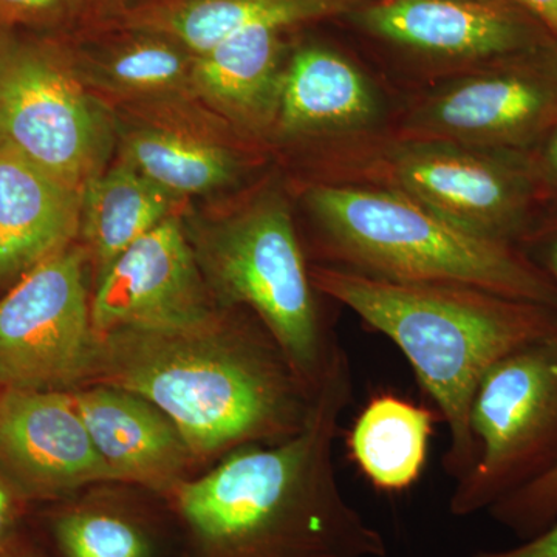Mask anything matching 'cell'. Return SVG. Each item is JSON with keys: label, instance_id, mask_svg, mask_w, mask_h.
Returning a JSON list of instances; mask_svg holds the SVG:
<instances>
[{"label": "cell", "instance_id": "f546056e", "mask_svg": "<svg viewBox=\"0 0 557 557\" xmlns=\"http://www.w3.org/2000/svg\"><path fill=\"white\" fill-rule=\"evenodd\" d=\"M131 2L132 0H84L81 28L98 27L115 20L131 5Z\"/></svg>", "mask_w": 557, "mask_h": 557}, {"label": "cell", "instance_id": "ffe728a7", "mask_svg": "<svg viewBox=\"0 0 557 557\" xmlns=\"http://www.w3.org/2000/svg\"><path fill=\"white\" fill-rule=\"evenodd\" d=\"M379 115V97L354 62L324 47L307 46L288 57L270 141L358 135Z\"/></svg>", "mask_w": 557, "mask_h": 557}, {"label": "cell", "instance_id": "d4e9b609", "mask_svg": "<svg viewBox=\"0 0 557 557\" xmlns=\"http://www.w3.org/2000/svg\"><path fill=\"white\" fill-rule=\"evenodd\" d=\"M84 0H0V30L11 27H58L79 22Z\"/></svg>", "mask_w": 557, "mask_h": 557}, {"label": "cell", "instance_id": "8fae6325", "mask_svg": "<svg viewBox=\"0 0 557 557\" xmlns=\"http://www.w3.org/2000/svg\"><path fill=\"white\" fill-rule=\"evenodd\" d=\"M112 112L116 159L182 200L237 189L262 160L259 145L196 97L121 106Z\"/></svg>", "mask_w": 557, "mask_h": 557}, {"label": "cell", "instance_id": "7a4b0ae2", "mask_svg": "<svg viewBox=\"0 0 557 557\" xmlns=\"http://www.w3.org/2000/svg\"><path fill=\"white\" fill-rule=\"evenodd\" d=\"M134 392L172 418L201 468L299 434L314 395L251 311L95 336L86 384Z\"/></svg>", "mask_w": 557, "mask_h": 557}, {"label": "cell", "instance_id": "7c38bea8", "mask_svg": "<svg viewBox=\"0 0 557 557\" xmlns=\"http://www.w3.org/2000/svg\"><path fill=\"white\" fill-rule=\"evenodd\" d=\"M0 471L28 504L120 482L95 448L72 394L62 391H0Z\"/></svg>", "mask_w": 557, "mask_h": 557}, {"label": "cell", "instance_id": "2e32d148", "mask_svg": "<svg viewBox=\"0 0 557 557\" xmlns=\"http://www.w3.org/2000/svg\"><path fill=\"white\" fill-rule=\"evenodd\" d=\"M70 394L95 448L120 482L166 496L201 472L177 424L149 399L102 384Z\"/></svg>", "mask_w": 557, "mask_h": 557}, {"label": "cell", "instance_id": "4316f807", "mask_svg": "<svg viewBox=\"0 0 557 557\" xmlns=\"http://www.w3.org/2000/svg\"><path fill=\"white\" fill-rule=\"evenodd\" d=\"M545 208H557V126L527 152Z\"/></svg>", "mask_w": 557, "mask_h": 557}, {"label": "cell", "instance_id": "ba28073f", "mask_svg": "<svg viewBox=\"0 0 557 557\" xmlns=\"http://www.w3.org/2000/svg\"><path fill=\"white\" fill-rule=\"evenodd\" d=\"M478 460L457 480L449 512L487 511L557 465V332L512 351L483 376L471 408Z\"/></svg>", "mask_w": 557, "mask_h": 557}, {"label": "cell", "instance_id": "30bf717a", "mask_svg": "<svg viewBox=\"0 0 557 557\" xmlns=\"http://www.w3.org/2000/svg\"><path fill=\"white\" fill-rule=\"evenodd\" d=\"M91 274L76 242L0 299V387L70 392L86 384L95 335Z\"/></svg>", "mask_w": 557, "mask_h": 557}, {"label": "cell", "instance_id": "4dcf8cb0", "mask_svg": "<svg viewBox=\"0 0 557 557\" xmlns=\"http://www.w3.org/2000/svg\"><path fill=\"white\" fill-rule=\"evenodd\" d=\"M508 2L530 14L557 39V0H508Z\"/></svg>", "mask_w": 557, "mask_h": 557}, {"label": "cell", "instance_id": "e0dca14e", "mask_svg": "<svg viewBox=\"0 0 557 557\" xmlns=\"http://www.w3.org/2000/svg\"><path fill=\"white\" fill-rule=\"evenodd\" d=\"M289 27L258 24L197 54L193 95L242 137L270 141L287 65Z\"/></svg>", "mask_w": 557, "mask_h": 557}, {"label": "cell", "instance_id": "9a60e30c", "mask_svg": "<svg viewBox=\"0 0 557 557\" xmlns=\"http://www.w3.org/2000/svg\"><path fill=\"white\" fill-rule=\"evenodd\" d=\"M354 17L372 35L446 60L485 64L549 44L507 0H380Z\"/></svg>", "mask_w": 557, "mask_h": 557}, {"label": "cell", "instance_id": "484cf974", "mask_svg": "<svg viewBox=\"0 0 557 557\" xmlns=\"http://www.w3.org/2000/svg\"><path fill=\"white\" fill-rule=\"evenodd\" d=\"M520 247L547 273L557 289V208L545 209Z\"/></svg>", "mask_w": 557, "mask_h": 557}, {"label": "cell", "instance_id": "1f68e13d", "mask_svg": "<svg viewBox=\"0 0 557 557\" xmlns=\"http://www.w3.org/2000/svg\"><path fill=\"white\" fill-rule=\"evenodd\" d=\"M0 557H47L44 549L40 548L38 541L33 539L27 530L20 537L14 539L9 547L0 552Z\"/></svg>", "mask_w": 557, "mask_h": 557}, {"label": "cell", "instance_id": "9c48e42d", "mask_svg": "<svg viewBox=\"0 0 557 557\" xmlns=\"http://www.w3.org/2000/svg\"><path fill=\"white\" fill-rule=\"evenodd\" d=\"M557 126V44L485 62L426 95L392 135L528 152Z\"/></svg>", "mask_w": 557, "mask_h": 557}, {"label": "cell", "instance_id": "d6986e66", "mask_svg": "<svg viewBox=\"0 0 557 557\" xmlns=\"http://www.w3.org/2000/svg\"><path fill=\"white\" fill-rule=\"evenodd\" d=\"M67 47L84 86L110 109L194 97L197 54L170 36L100 25Z\"/></svg>", "mask_w": 557, "mask_h": 557}, {"label": "cell", "instance_id": "7402d4cb", "mask_svg": "<svg viewBox=\"0 0 557 557\" xmlns=\"http://www.w3.org/2000/svg\"><path fill=\"white\" fill-rule=\"evenodd\" d=\"M188 205L121 159L91 178L83 190L78 234L91 288L134 242Z\"/></svg>", "mask_w": 557, "mask_h": 557}, {"label": "cell", "instance_id": "83f0119b", "mask_svg": "<svg viewBox=\"0 0 557 557\" xmlns=\"http://www.w3.org/2000/svg\"><path fill=\"white\" fill-rule=\"evenodd\" d=\"M30 505L0 471V552L27 530L25 523Z\"/></svg>", "mask_w": 557, "mask_h": 557}, {"label": "cell", "instance_id": "d6a6232c", "mask_svg": "<svg viewBox=\"0 0 557 557\" xmlns=\"http://www.w3.org/2000/svg\"><path fill=\"white\" fill-rule=\"evenodd\" d=\"M0 391H2V387H0Z\"/></svg>", "mask_w": 557, "mask_h": 557}, {"label": "cell", "instance_id": "44dd1931", "mask_svg": "<svg viewBox=\"0 0 557 557\" xmlns=\"http://www.w3.org/2000/svg\"><path fill=\"white\" fill-rule=\"evenodd\" d=\"M359 0H138L102 25L161 33L200 54L258 24L296 27L358 10ZM100 27V25H98Z\"/></svg>", "mask_w": 557, "mask_h": 557}, {"label": "cell", "instance_id": "6da1fadb", "mask_svg": "<svg viewBox=\"0 0 557 557\" xmlns=\"http://www.w3.org/2000/svg\"><path fill=\"white\" fill-rule=\"evenodd\" d=\"M351 397L341 347L299 434L233 450L166 494L180 557H387L383 533L347 500L336 472Z\"/></svg>", "mask_w": 557, "mask_h": 557}, {"label": "cell", "instance_id": "4fadbf2b", "mask_svg": "<svg viewBox=\"0 0 557 557\" xmlns=\"http://www.w3.org/2000/svg\"><path fill=\"white\" fill-rule=\"evenodd\" d=\"M183 211L131 245L91 288L95 336L188 324L218 309L194 258Z\"/></svg>", "mask_w": 557, "mask_h": 557}, {"label": "cell", "instance_id": "cb8c5ba5", "mask_svg": "<svg viewBox=\"0 0 557 557\" xmlns=\"http://www.w3.org/2000/svg\"><path fill=\"white\" fill-rule=\"evenodd\" d=\"M486 512L520 541L547 530L557 520V465L536 482L498 500Z\"/></svg>", "mask_w": 557, "mask_h": 557}, {"label": "cell", "instance_id": "3957f363", "mask_svg": "<svg viewBox=\"0 0 557 557\" xmlns=\"http://www.w3.org/2000/svg\"><path fill=\"white\" fill-rule=\"evenodd\" d=\"M311 284L403 351L448 426L443 469L460 480L478 460L471 408L483 376L512 351L557 332V310L450 284L366 276L311 263Z\"/></svg>", "mask_w": 557, "mask_h": 557}, {"label": "cell", "instance_id": "5b68a950", "mask_svg": "<svg viewBox=\"0 0 557 557\" xmlns=\"http://www.w3.org/2000/svg\"><path fill=\"white\" fill-rule=\"evenodd\" d=\"M183 226L212 299L251 311L296 375L317 395L341 347L319 309L310 265L281 188L263 185L228 207L183 211Z\"/></svg>", "mask_w": 557, "mask_h": 557}, {"label": "cell", "instance_id": "603a6c76", "mask_svg": "<svg viewBox=\"0 0 557 557\" xmlns=\"http://www.w3.org/2000/svg\"><path fill=\"white\" fill-rule=\"evenodd\" d=\"M437 420V412L409 399L376 395L348 431V454L376 491L406 493L423 475Z\"/></svg>", "mask_w": 557, "mask_h": 557}, {"label": "cell", "instance_id": "8992f818", "mask_svg": "<svg viewBox=\"0 0 557 557\" xmlns=\"http://www.w3.org/2000/svg\"><path fill=\"white\" fill-rule=\"evenodd\" d=\"M330 149L322 182L392 190L487 239L520 245L547 209L527 152L392 137Z\"/></svg>", "mask_w": 557, "mask_h": 557}, {"label": "cell", "instance_id": "52a82bcc", "mask_svg": "<svg viewBox=\"0 0 557 557\" xmlns=\"http://www.w3.org/2000/svg\"><path fill=\"white\" fill-rule=\"evenodd\" d=\"M0 141L81 189L108 170L115 119L84 86L67 42L0 39Z\"/></svg>", "mask_w": 557, "mask_h": 557}, {"label": "cell", "instance_id": "f1b7e54d", "mask_svg": "<svg viewBox=\"0 0 557 557\" xmlns=\"http://www.w3.org/2000/svg\"><path fill=\"white\" fill-rule=\"evenodd\" d=\"M471 557H557V520L537 536L522 541L518 547L482 549Z\"/></svg>", "mask_w": 557, "mask_h": 557}, {"label": "cell", "instance_id": "277c9868", "mask_svg": "<svg viewBox=\"0 0 557 557\" xmlns=\"http://www.w3.org/2000/svg\"><path fill=\"white\" fill-rule=\"evenodd\" d=\"M302 197L318 230L317 263L386 281L465 285L557 310L552 278L518 244L468 233L375 186L314 182Z\"/></svg>", "mask_w": 557, "mask_h": 557}, {"label": "cell", "instance_id": "5bb4252c", "mask_svg": "<svg viewBox=\"0 0 557 557\" xmlns=\"http://www.w3.org/2000/svg\"><path fill=\"white\" fill-rule=\"evenodd\" d=\"M38 515L47 557H180L177 520L159 493L124 482H102Z\"/></svg>", "mask_w": 557, "mask_h": 557}, {"label": "cell", "instance_id": "ac0fdd59", "mask_svg": "<svg viewBox=\"0 0 557 557\" xmlns=\"http://www.w3.org/2000/svg\"><path fill=\"white\" fill-rule=\"evenodd\" d=\"M83 190L0 141V289L78 242Z\"/></svg>", "mask_w": 557, "mask_h": 557}]
</instances>
